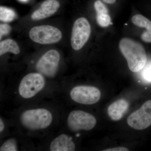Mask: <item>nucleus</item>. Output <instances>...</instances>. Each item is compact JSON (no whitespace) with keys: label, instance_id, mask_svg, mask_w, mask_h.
<instances>
[{"label":"nucleus","instance_id":"obj_8","mask_svg":"<svg viewBox=\"0 0 151 151\" xmlns=\"http://www.w3.org/2000/svg\"><path fill=\"white\" fill-rule=\"evenodd\" d=\"M73 101L83 105H93L97 103L101 97V92L94 86H78L73 87L70 92Z\"/></svg>","mask_w":151,"mask_h":151},{"label":"nucleus","instance_id":"obj_14","mask_svg":"<svg viewBox=\"0 0 151 151\" xmlns=\"http://www.w3.org/2000/svg\"><path fill=\"white\" fill-rule=\"evenodd\" d=\"M132 22L135 25L141 28H145L146 31L151 32V21L142 15L137 14L132 18Z\"/></svg>","mask_w":151,"mask_h":151},{"label":"nucleus","instance_id":"obj_15","mask_svg":"<svg viewBox=\"0 0 151 151\" xmlns=\"http://www.w3.org/2000/svg\"><path fill=\"white\" fill-rule=\"evenodd\" d=\"M16 17V14L12 9L0 7V20L4 22H10L13 21Z\"/></svg>","mask_w":151,"mask_h":151},{"label":"nucleus","instance_id":"obj_9","mask_svg":"<svg viewBox=\"0 0 151 151\" xmlns=\"http://www.w3.org/2000/svg\"><path fill=\"white\" fill-rule=\"evenodd\" d=\"M127 123L134 129H145L151 126V100L144 103L139 109L128 117Z\"/></svg>","mask_w":151,"mask_h":151},{"label":"nucleus","instance_id":"obj_3","mask_svg":"<svg viewBox=\"0 0 151 151\" xmlns=\"http://www.w3.org/2000/svg\"><path fill=\"white\" fill-rule=\"evenodd\" d=\"M46 84L44 76L38 73H31L25 76L19 85L20 96L24 99H30L41 92Z\"/></svg>","mask_w":151,"mask_h":151},{"label":"nucleus","instance_id":"obj_17","mask_svg":"<svg viewBox=\"0 0 151 151\" xmlns=\"http://www.w3.org/2000/svg\"><path fill=\"white\" fill-rule=\"evenodd\" d=\"M1 151H18V147L16 141L14 139H8L0 147Z\"/></svg>","mask_w":151,"mask_h":151},{"label":"nucleus","instance_id":"obj_11","mask_svg":"<svg viewBox=\"0 0 151 151\" xmlns=\"http://www.w3.org/2000/svg\"><path fill=\"white\" fill-rule=\"evenodd\" d=\"M75 149V145L72 139L65 134L56 137L50 146V150L52 151H73Z\"/></svg>","mask_w":151,"mask_h":151},{"label":"nucleus","instance_id":"obj_22","mask_svg":"<svg viewBox=\"0 0 151 151\" xmlns=\"http://www.w3.org/2000/svg\"><path fill=\"white\" fill-rule=\"evenodd\" d=\"M103 151H129V150L127 148L124 147H117L113 148L106 149L103 150Z\"/></svg>","mask_w":151,"mask_h":151},{"label":"nucleus","instance_id":"obj_20","mask_svg":"<svg viewBox=\"0 0 151 151\" xmlns=\"http://www.w3.org/2000/svg\"><path fill=\"white\" fill-rule=\"evenodd\" d=\"M143 76L147 81H151V64L145 68L143 72Z\"/></svg>","mask_w":151,"mask_h":151},{"label":"nucleus","instance_id":"obj_19","mask_svg":"<svg viewBox=\"0 0 151 151\" xmlns=\"http://www.w3.org/2000/svg\"><path fill=\"white\" fill-rule=\"evenodd\" d=\"M12 27L9 25L4 24L0 25V39L4 36L7 35L11 32Z\"/></svg>","mask_w":151,"mask_h":151},{"label":"nucleus","instance_id":"obj_24","mask_svg":"<svg viewBox=\"0 0 151 151\" xmlns=\"http://www.w3.org/2000/svg\"><path fill=\"white\" fill-rule=\"evenodd\" d=\"M102 1L105 4L112 5L115 4L117 0H102Z\"/></svg>","mask_w":151,"mask_h":151},{"label":"nucleus","instance_id":"obj_25","mask_svg":"<svg viewBox=\"0 0 151 151\" xmlns=\"http://www.w3.org/2000/svg\"><path fill=\"white\" fill-rule=\"evenodd\" d=\"M19 1H22L23 2H25L27 1V0H19Z\"/></svg>","mask_w":151,"mask_h":151},{"label":"nucleus","instance_id":"obj_13","mask_svg":"<svg viewBox=\"0 0 151 151\" xmlns=\"http://www.w3.org/2000/svg\"><path fill=\"white\" fill-rule=\"evenodd\" d=\"M10 52L14 54H18L20 52L19 47L15 41L11 39L5 40L0 42V55Z\"/></svg>","mask_w":151,"mask_h":151},{"label":"nucleus","instance_id":"obj_4","mask_svg":"<svg viewBox=\"0 0 151 151\" xmlns=\"http://www.w3.org/2000/svg\"><path fill=\"white\" fill-rule=\"evenodd\" d=\"M29 36L34 42L47 45L58 42L62 38V34L56 27L50 25H41L31 28Z\"/></svg>","mask_w":151,"mask_h":151},{"label":"nucleus","instance_id":"obj_21","mask_svg":"<svg viewBox=\"0 0 151 151\" xmlns=\"http://www.w3.org/2000/svg\"><path fill=\"white\" fill-rule=\"evenodd\" d=\"M141 39L144 42L151 43V32L145 31L141 35Z\"/></svg>","mask_w":151,"mask_h":151},{"label":"nucleus","instance_id":"obj_23","mask_svg":"<svg viewBox=\"0 0 151 151\" xmlns=\"http://www.w3.org/2000/svg\"><path fill=\"white\" fill-rule=\"evenodd\" d=\"M5 129V124L3 122L2 119L1 118L0 119V132H2Z\"/></svg>","mask_w":151,"mask_h":151},{"label":"nucleus","instance_id":"obj_16","mask_svg":"<svg viewBox=\"0 0 151 151\" xmlns=\"http://www.w3.org/2000/svg\"><path fill=\"white\" fill-rule=\"evenodd\" d=\"M96 20L97 24L101 27H107L112 24L111 17L108 14H97Z\"/></svg>","mask_w":151,"mask_h":151},{"label":"nucleus","instance_id":"obj_6","mask_svg":"<svg viewBox=\"0 0 151 151\" xmlns=\"http://www.w3.org/2000/svg\"><path fill=\"white\" fill-rule=\"evenodd\" d=\"M91 28L88 21L84 17H80L73 24L71 32L70 42L72 48L75 50L81 49L89 40Z\"/></svg>","mask_w":151,"mask_h":151},{"label":"nucleus","instance_id":"obj_1","mask_svg":"<svg viewBox=\"0 0 151 151\" xmlns=\"http://www.w3.org/2000/svg\"><path fill=\"white\" fill-rule=\"evenodd\" d=\"M120 51L127 60L131 71L138 72L145 66L147 56L145 50L139 42L129 38H123L119 42Z\"/></svg>","mask_w":151,"mask_h":151},{"label":"nucleus","instance_id":"obj_12","mask_svg":"<svg viewBox=\"0 0 151 151\" xmlns=\"http://www.w3.org/2000/svg\"><path fill=\"white\" fill-rule=\"evenodd\" d=\"M129 104L124 99H119L110 105L108 109V116L111 120L118 121L121 120L127 113Z\"/></svg>","mask_w":151,"mask_h":151},{"label":"nucleus","instance_id":"obj_10","mask_svg":"<svg viewBox=\"0 0 151 151\" xmlns=\"http://www.w3.org/2000/svg\"><path fill=\"white\" fill-rule=\"evenodd\" d=\"M60 6L57 0H45L39 8L33 12L31 18L33 20H40L51 16L58 10Z\"/></svg>","mask_w":151,"mask_h":151},{"label":"nucleus","instance_id":"obj_5","mask_svg":"<svg viewBox=\"0 0 151 151\" xmlns=\"http://www.w3.org/2000/svg\"><path fill=\"white\" fill-rule=\"evenodd\" d=\"M96 124L97 120L93 115L80 110L71 111L68 117V126L73 132L89 131L95 127Z\"/></svg>","mask_w":151,"mask_h":151},{"label":"nucleus","instance_id":"obj_18","mask_svg":"<svg viewBox=\"0 0 151 151\" xmlns=\"http://www.w3.org/2000/svg\"><path fill=\"white\" fill-rule=\"evenodd\" d=\"M94 8L96 14H108V8L102 0H96L94 3Z\"/></svg>","mask_w":151,"mask_h":151},{"label":"nucleus","instance_id":"obj_7","mask_svg":"<svg viewBox=\"0 0 151 151\" xmlns=\"http://www.w3.org/2000/svg\"><path fill=\"white\" fill-rule=\"evenodd\" d=\"M60 60V55L58 52L55 50H49L37 63L36 69L44 76L52 78L58 70Z\"/></svg>","mask_w":151,"mask_h":151},{"label":"nucleus","instance_id":"obj_2","mask_svg":"<svg viewBox=\"0 0 151 151\" xmlns=\"http://www.w3.org/2000/svg\"><path fill=\"white\" fill-rule=\"evenodd\" d=\"M52 119L50 111L44 108H37L24 111L20 116V122L28 129L38 130L49 127Z\"/></svg>","mask_w":151,"mask_h":151}]
</instances>
